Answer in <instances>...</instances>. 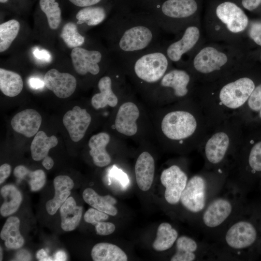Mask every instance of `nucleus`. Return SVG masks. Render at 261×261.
Wrapping results in <instances>:
<instances>
[{"label": "nucleus", "mask_w": 261, "mask_h": 261, "mask_svg": "<svg viewBox=\"0 0 261 261\" xmlns=\"http://www.w3.org/2000/svg\"><path fill=\"white\" fill-rule=\"evenodd\" d=\"M255 87L251 78L241 77L224 85L217 94L201 98L198 103L210 126L213 127L232 118H239Z\"/></svg>", "instance_id": "f257e3e1"}, {"label": "nucleus", "mask_w": 261, "mask_h": 261, "mask_svg": "<svg viewBox=\"0 0 261 261\" xmlns=\"http://www.w3.org/2000/svg\"><path fill=\"white\" fill-rule=\"evenodd\" d=\"M161 129L164 135L172 141L182 143L191 140L201 146L211 128L197 102L192 111L176 110L167 113L161 121Z\"/></svg>", "instance_id": "f03ea898"}, {"label": "nucleus", "mask_w": 261, "mask_h": 261, "mask_svg": "<svg viewBox=\"0 0 261 261\" xmlns=\"http://www.w3.org/2000/svg\"><path fill=\"white\" fill-rule=\"evenodd\" d=\"M158 23L155 20L118 21L116 47L125 61L157 46Z\"/></svg>", "instance_id": "7ed1b4c3"}, {"label": "nucleus", "mask_w": 261, "mask_h": 261, "mask_svg": "<svg viewBox=\"0 0 261 261\" xmlns=\"http://www.w3.org/2000/svg\"><path fill=\"white\" fill-rule=\"evenodd\" d=\"M242 123L239 118H234L211 128L201 145L210 163H221L231 149L239 148L243 139Z\"/></svg>", "instance_id": "20e7f679"}, {"label": "nucleus", "mask_w": 261, "mask_h": 261, "mask_svg": "<svg viewBox=\"0 0 261 261\" xmlns=\"http://www.w3.org/2000/svg\"><path fill=\"white\" fill-rule=\"evenodd\" d=\"M169 58L157 46L125 60L132 67L135 76L147 84L160 81L167 72Z\"/></svg>", "instance_id": "39448f33"}, {"label": "nucleus", "mask_w": 261, "mask_h": 261, "mask_svg": "<svg viewBox=\"0 0 261 261\" xmlns=\"http://www.w3.org/2000/svg\"><path fill=\"white\" fill-rule=\"evenodd\" d=\"M160 181L165 188L166 201L171 204L178 203L188 182L186 174L178 166L173 165L162 172Z\"/></svg>", "instance_id": "423d86ee"}, {"label": "nucleus", "mask_w": 261, "mask_h": 261, "mask_svg": "<svg viewBox=\"0 0 261 261\" xmlns=\"http://www.w3.org/2000/svg\"><path fill=\"white\" fill-rule=\"evenodd\" d=\"M182 205L193 213L202 211L205 204V181L201 175L192 177L183 190L180 197Z\"/></svg>", "instance_id": "0eeeda50"}, {"label": "nucleus", "mask_w": 261, "mask_h": 261, "mask_svg": "<svg viewBox=\"0 0 261 261\" xmlns=\"http://www.w3.org/2000/svg\"><path fill=\"white\" fill-rule=\"evenodd\" d=\"M71 57L75 71L80 75L89 73L97 75L100 71L99 63L102 55L99 51L78 47L72 49Z\"/></svg>", "instance_id": "6e6552de"}, {"label": "nucleus", "mask_w": 261, "mask_h": 261, "mask_svg": "<svg viewBox=\"0 0 261 261\" xmlns=\"http://www.w3.org/2000/svg\"><path fill=\"white\" fill-rule=\"evenodd\" d=\"M227 61L228 58L225 54L214 47L207 46L196 55L193 65L199 73L208 74L220 70Z\"/></svg>", "instance_id": "1a4fd4ad"}, {"label": "nucleus", "mask_w": 261, "mask_h": 261, "mask_svg": "<svg viewBox=\"0 0 261 261\" xmlns=\"http://www.w3.org/2000/svg\"><path fill=\"white\" fill-rule=\"evenodd\" d=\"M216 14L228 29L232 33L243 31L248 24L246 14L233 2L226 1L219 4L217 7Z\"/></svg>", "instance_id": "9d476101"}, {"label": "nucleus", "mask_w": 261, "mask_h": 261, "mask_svg": "<svg viewBox=\"0 0 261 261\" xmlns=\"http://www.w3.org/2000/svg\"><path fill=\"white\" fill-rule=\"evenodd\" d=\"M91 121V116L86 109H82L78 106L67 111L63 117V123L71 139L75 142L84 137Z\"/></svg>", "instance_id": "9b49d317"}, {"label": "nucleus", "mask_w": 261, "mask_h": 261, "mask_svg": "<svg viewBox=\"0 0 261 261\" xmlns=\"http://www.w3.org/2000/svg\"><path fill=\"white\" fill-rule=\"evenodd\" d=\"M44 81L48 89L62 99L71 96L76 87V80L73 75L60 72L55 69H52L45 73Z\"/></svg>", "instance_id": "f8f14e48"}, {"label": "nucleus", "mask_w": 261, "mask_h": 261, "mask_svg": "<svg viewBox=\"0 0 261 261\" xmlns=\"http://www.w3.org/2000/svg\"><path fill=\"white\" fill-rule=\"evenodd\" d=\"M257 237V232L253 225L246 221L234 224L227 231L225 239L230 247L243 249L252 245Z\"/></svg>", "instance_id": "ddd939ff"}, {"label": "nucleus", "mask_w": 261, "mask_h": 261, "mask_svg": "<svg viewBox=\"0 0 261 261\" xmlns=\"http://www.w3.org/2000/svg\"><path fill=\"white\" fill-rule=\"evenodd\" d=\"M140 115L137 105L132 102H126L119 107L115 121L116 130L123 135L131 136L137 131L136 124Z\"/></svg>", "instance_id": "4468645a"}, {"label": "nucleus", "mask_w": 261, "mask_h": 261, "mask_svg": "<svg viewBox=\"0 0 261 261\" xmlns=\"http://www.w3.org/2000/svg\"><path fill=\"white\" fill-rule=\"evenodd\" d=\"M41 122V116L37 111L27 109L16 114L11 123L14 131L27 137H31L38 132Z\"/></svg>", "instance_id": "2eb2a0df"}, {"label": "nucleus", "mask_w": 261, "mask_h": 261, "mask_svg": "<svg viewBox=\"0 0 261 261\" xmlns=\"http://www.w3.org/2000/svg\"><path fill=\"white\" fill-rule=\"evenodd\" d=\"M200 37V30L195 26L186 28L182 38L170 44L166 54L169 59L173 62L179 61L182 56L190 50L197 43Z\"/></svg>", "instance_id": "dca6fc26"}, {"label": "nucleus", "mask_w": 261, "mask_h": 261, "mask_svg": "<svg viewBox=\"0 0 261 261\" xmlns=\"http://www.w3.org/2000/svg\"><path fill=\"white\" fill-rule=\"evenodd\" d=\"M160 82V87L172 90L175 97L182 98L189 92L190 76L185 70L174 69L167 72Z\"/></svg>", "instance_id": "f3484780"}, {"label": "nucleus", "mask_w": 261, "mask_h": 261, "mask_svg": "<svg viewBox=\"0 0 261 261\" xmlns=\"http://www.w3.org/2000/svg\"><path fill=\"white\" fill-rule=\"evenodd\" d=\"M155 172L153 157L146 151L142 152L138 157L135 165V174L137 184L142 191L150 189L152 184Z\"/></svg>", "instance_id": "a211bd4d"}, {"label": "nucleus", "mask_w": 261, "mask_h": 261, "mask_svg": "<svg viewBox=\"0 0 261 261\" xmlns=\"http://www.w3.org/2000/svg\"><path fill=\"white\" fill-rule=\"evenodd\" d=\"M232 211V206L229 201L224 199H218L212 202L205 211L203 221L208 227H216L228 218Z\"/></svg>", "instance_id": "6ab92c4d"}, {"label": "nucleus", "mask_w": 261, "mask_h": 261, "mask_svg": "<svg viewBox=\"0 0 261 261\" xmlns=\"http://www.w3.org/2000/svg\"><path fill=\"white\" fill-rule=\"evenodd\" d=\"M54 186L55 197L46 203L47 212L51 215L55 214L69 197L70 191L73 188L74 183L68 176L58 175L54 180Z\"/></svg>", "instance_id": "aec40b11"}, {"label": "nucleus", "mask_w": 261, "mask_h": 261, "mask_svg": "<svg viewBox=\"0 0 261 261\" xmlns=\"http://www.w3.org/2000/svg\"><path fill=\"white\" fill-rule=\"evenodd\" d=\"M110 140V137L108 133L100 132L92 136L89 140V154L97 166L104 167L111 161V157L106 149Z\"/></svg>", "instance_id": "412c9836"}, {"label": "nucleus", "mask_w": 261, "mask_h": 261, "mask_svg": "<svg viewBox=\"0 0 261 261\" xmlns=\"http://www.w3.org/2000/svg\"><path fill=\"white\" fill-rule=\"evenodd\" d=\"M197 8L195 0H167L161 5V10L167 17L181 19L193 15Z\"/></svg>", "instance_id": "4be33fe9"}, {"label": "nucleus", "mask_w": 261, "mask_h": 261, "mask_svg": "<svg viewBox=\"0 0 261 261\" xmlns=\"http://www.w3.org/2000/svg\"><path fill=\"white\" fill-rule=\"evenodd\" d=\"M98 87L100 92L92 97L91 103L92 106L97 110L107 105L116 107L118 103V98L112 89L111 77L109 76L102 77L98 82Z\"/></svg>", "instance_id": "5701e85b"}, {"label": "nucleus", "mask_w": 261, "mask_h": 261, "mask_svg": "<svg viewBox=\"0 0 261 261\" xmlns=\"http://www.w3.org/2000/svg\"><path fill=\"white\" fill-rule=\"evenodd\" d=\"M82 212V207L76 205L74 198L68 197L60 209L62 229L65 231L74 230L80 221Z\"/></svg>", "instance_id": "b1692460"}, {"label": "nucleus", "mask_w": 261, "mask_h": 261, "mask_svg": "<svg viewBox=\"0 0 261 261\" xmlns=\"http://www.w3.org/2000/svg\"><path fill=\"white\" fill-rule=\"evenodd\" d=\"M83 199L89 205L111 216H116L117 210L114 205L116 200L110 195L101 196L93 189L87 188L83 193Z\"/></svg>", "instance_id": "393cba45"}, {"label": "nucleus", "mask_w": 261, "mask_h": 261, "mask_svg": "<svg viewBox=\"0 0 261 261\" xmlns=\"http://www.w3.org/2000/svg\"><path fill=\"white\" fill-rule=\"evenodd\" d=\"M20 220L15 217H10L6 221L0 232V238L5 246L11 249H17L24 244V240L19 232Z\"/></svg>", "instance_id": "a878e982"}, {"label": "nucleus", "mask_w": 261, "mask_h": 261, "mask_svg": "<svg viewBox=\"0 0 261 261\" xmlns=\"http://www.w3.org/2000/svg\"><path fill=\"white\" fill-rule=\"evenodd\" d=\"M91 257L94 261H127L126 253L117 246L108 243L96 244L91 250Z\"/></svg>", "instance_id": "bb28decb"}, {"label": "nucleus", "mask_w": 261, "mask_h": 261, "mask_svg": "<svg viewBox=\"0 0 261 261\" xmlns=\"http://www.w3.org/2000/svg\"><path fill=\"white\" fill-rule=\"evenodd\" d=\"M58 143L57 137L54 135L50 137L42 131H38L35 134L30 146L32 158L39 161L48 155L49 150L55 147Z\"/></svg>", "instance_id": "cd10ccee"}, {"label": "nucleus", "mask_w": 261, "mask_h": 261, "mask_svg": "<svg viewBox=\"0 0 261 261\" xmlns=\"http://www.w3.org/2000/svg\"><path fill=\"white\" fill-rule=\"evenodd\" d=\"M23 82L18 73L2 68L0 69V89L6 96L13 97L22 91Z\"/></svg>", "instance_id": "c85d7f7f"}, {"label": "nucleus", "mask_w": 261, "mask_h": 261, "mask_svg": "<svg viewBox=\"0 0 261 261\" xmlns=\"http://www.w3.org/2000/svg\"><path fill=\"white\" fill-rule=\"evenodd\" d=\"M0 194L4 199L0 207V214L6 217L15 212L22 201V195L19 190L13 185H7L2 187Z\"/></svg>", "instance_id": "c756f323"}, {"label": "nucleus", "mask_w": 261, "mask_h": 261, "mask_svg": "<svg viewBox=\"0 0 261 261\" xmlns=\"http://www.w3.org/2000/svg\"><path fill=\"white\" fill-rule=\"evenodd\" d=\"M178 232L167 222L161 223L158 228L157 236L152 244L156 251H163L170 248L177 240Z\"/></svg>", "instance_id": "7c9ffc66"}, {"label": "nucleus", "mask_w": 261, "mask_h": 261, "mask_svg": "<svg viewBox=\"0 0 261 261\" xmlns=\"http://www.w3.org/2000/svg\"><path fill=\"white\" fill-rule=\"evenodd\" d=\"M176 252L171 261H192L195 259L194 252L197 249V243L192 238L181 236L176 242Z\"/></svg>", "instance_id": "2f4dec72"}, {"label": "nucleus", "mask_w": 261, "mask_h": 261, "mask_svg": "<svg viewBox=\"0 0 261 261\" xmlns=\"http://www.w3.org/2000/svg\"><path fill=\"white\" fill-rule=\"evenodd\" d=\"M104 9L99 6H88L81 9L76 14L77 24L86 23L89 26H96L106 18Z\"/></svg>", "instance_id": "473e14b6"}, {"label": "nucleus", "mask_w": 261, "mask_h": 261, "mask_svg": "<svg viewBox=\"0 0 261 261\" xmlns=\"http://www.w3.org/2000/svg\"><path fill=\"white\" fill-rule=\"evenodd\" d=\"M20 29L19 22L12 19L0 25V52H3L10 46L18 35Z\"/></svg>", "instance_id": "72a5a7b5"}, {"label": "nucleus", "mask_w": 261, "mask_h": 261, "mask_svg": "<svg viewBox=\"0 0 261 261\" xmlns=\"http://www.w3.org/2000/svg\"><path fill=\"white\" fill-rule=\"evenodd\" d=\"M40 7L45 14L50 29L58 28L61 22V10L55 0H40Z\"/></svg>", "instance_id": "f704fd0d"}, {"label": "nucleus", "mask_w": 261, "mask_h": 261, "mask_svg": "<svg viewBox=\"0 0 261 261\" xmlns=\"http://www.w3.org/2000/svg\"><path fill=\"white\" fill-rule=\"evenodd\" d=\"M60 37L71 48L79 47L85 42L84 37L78 32L76 25L72 22H68L63 26Z\"/></svg>", "instance_id": "c9c22d12"}, {"label": "nucleus", "mask_w": 261, "mask_h": 261, "mask_svg": "<svg viewBox=\"0 0 261 261\" xmlns=\"http://www.w3.org/2000/svg\"><path fill=\"white\" fill-rule=\"evenodd\" d=\"M248 163L255 172H261V141L255 143L251 147L248 157Z\"/></svg>", "instance_id": "e433bc0d"}, {"label": "nucleus", "mask_w": 261, "mask_h": 261, "mask_svg": "<svg viewBox=\"0 0 261 261\" xmlns=\"http://www.w3.org/2000/svg\"><path fill=\"white\" fill-rule=\"evenodd\" d=\"M27 175L30 177L29 184L33 191L40 189L45 184V174L42 170L29 171Z\"/></svg>", "instance_id": "4c0bfd02"}, {"label": "nucleus", "mask_w": 261, "mask_h": 261, "mask_svg": "<svg viewBox=\"0 0 261 261\" xmlns=\"http://www.w3.org/2000/svg\"><path fill=\"white\" fill-rule=\"evenodd\" d=\"M246 105L251 111L260 112L261 109V84L255 87Z\"/></svg>", "instance_id": "58836bf2"}, {"label": "nucleus", "mask_w": 261, "mask_h": 261, "mask_svg": "<svg viewBox=\"0 0 261 261\" xmlns=\"http://www.w3.org/2000/svg\"><path fill=\"white\" fill-rule=\"evenodd\" d=\"M84 218L86 222L93 225L96 222L107 219L109 216L104 212L90 208L85 213Z\"/></svg>", "instance_id": "ea45409f"}, {"label": "nucleus", "mask_w": 261, "mask_h": 261, "mask_svg": "<svg viewBox=\"0 0 261 261\" xmlns=\"http://www.w3.org/2000/svg\"><path fill=\"white\" fill-rule=\"evenodd\" d=\"M95 226L96 233L100 235H107L112 233L115 230V225L109 222L98 221L95 222Z\"/></svg>", "instance_id": "a19ab883"}, {"label": "nucleus", "mask_w": 261, "mask_h": 261, "mask_svg": "<svg viewBox=\"0 0 261 261\" xmlns=\"http://www.w3.org/2000/svg\"><path fill=\"white\" fill-rule=\"evenodd\" d=\"M110 177L118 181L123 189L127 188L130 185V180L127 175L116 167L110 172Z\"/></svg>", "instance_id": "79ce46f5"}, {"label": "nucleus", "mask_w": 261, "mask_h": 261, "mask_svg": "<svg viewBox=\"0 0 261 261\" xmlns=\"http://www.w3.org/2000/svg\"><path fill=\"white\" fill-rule=\"evenodd\" d=\"M249 36L257 44L261 46V22L256 21L250 25Z\"/></svg>", "instance_id": "37998d69"}, {"label": "nucleus", "mask_w": 261, "mask_h": 261, "mask_svg": "<svg viewBox=\"0 0 261 261\" xmlns=\"http://www.w3.org/2000/svg\"><path fill=\"white\" fill-rule=\"evenodd\" d=\"M34 56L38 59L49 62L51 60V56L49 52L45 49H40L35 48L33 50Z\"/></svg>", "instance_id": "c03bdc74"}, {"label": "nucleus", "mask_w": 261, "mask_h": 261, "mask_svg": "<svg viewBox=\"0 0 261 261\" xmlns=\"http://www.w3.org/2000/svg\"><path fill=\"white\" fill-rule=\"evenodd\" d=\"M11 168L9 164L5 163L0 167V183L2 184L10 175Z\"/></svg>", "instance_id": "a18cd8bd"}, {"label": "nucleus", "mask_w": 261, "mask_h": 261, "mask_svg": "<svg viewBox=\"0 0 261 261\" xmlns=\"http://www.w3.org/2000/svg\"><path fill=\"white\" fill-rule=\"evenodd\" d=\"M74 5L79 7H88L95 5L101 0H69Z\"/></svg>", "instance_id": "49530a36"}, {"label": "nucleus", "mask_w": 261, "mask_h": 261, "mask_svg": "<svg viewBox=\"0 0 261 261\" xmlns=\"http://www.w3.org/2000/svg\"><path fill=\"white\" fill-rule=\"evenodd\" d=\"M261 3V0H242L243 7L249 10L252 11L257 8Z\"/></svg>", "instance_id": "de8ad7c7"}, {"label": "nucleus", "mask_w": 261, "mask_h": 261, "mask_svg": "<svg viewBox=\"0 0 261 261\" xmlns=\"http://www.w3.org/2000/svg\"><path fill=\"white\" fill-rule=\"evenodd\" d=\"M29 84L30 87L35 89L42 88L45 86L44 81L35 77L30 78Z\"/></svg>", "instance_id": "09e8293b"}, {"label": "nucleus", "mask_w": 261, "mask_h": 261, "mask_svg": "<svg viewBox=\"0 0 261 261\" xmlns=\"http://www.w3.org/2000/svg\"><path fill=\"white\" fill-rule=\"evenodd\" d=\"M26 167L23 165H19L16 167L14 171V174L15 177L18 178H24L27 175L29 172Z\"/></svg>", "instance_id": "8fccbe9b"}, {"label": "nucleus", "mask_w": 261, "mask_h": 261, "mask_svg": "<svg viewBox=\"0 0 261 261\" xmlns=\"http://www.w3.org/2000/svg\"><path fill=\"white\" fill-rule=\"evenodd\" d=\"M36 257L39 261H53V260L47 255L46 252L44 249H41L37 252Z\"/></svg>", "instance_id": "3c124183"}, {"label": "nucleus", "mask_w": 261, "mask_h": 261, "mask_svg": "<svg viewBox=\"0 0 261 261\" xmlns=\"http://www.w3.org/2000/svg\"><path fill=\"white\" fill-rule=\"evenodd\" d=\"M42 164L46 169L50 170L54 165V161L50 157L47 155L43 159Z\"/></svg>", "instance_id": "603ef678"}, {"label": "nucleus", "mask_w": 261, "mask_h": 261, "mask_svg": "<svg viewBox=\"0 0 261 261\" xmlns=\"http://www.w3.org/2000/svg\"><path fill=\"white\" fill-rule=\"evenodd\" d=\"M17 260L29 261L30 259V256L28 252L25 250H21L17 254Z\"/></svg>", "instance_id": "864d4df0"}, {"label": "nucleus", "mask_w": 261, "mask_h": 261, "mask_svg": "<svg viewBox=\"0 0 261 261\" xmlns=\"http://www.w3.org/2000/svg\"><path fill=\"white\" fill-rule=\"evenodd\" d=\"M67 260V256L66 253L63 251H58L55 255V261H62Z\"/></svg>", "instance_id": "5fc2aeb1"}, {"label": "nucleus", "mask_w": 261, "mask_h": 261, "mask_svg": "<svg viewBox=\"0 0 261 261\" xmlns=\"http://www.w3.org/2000/svg\"><path fill=\"white\" fill-rule=\"evenodd\" d=\"M0 261H1L2 260V249H1V247H0Z\"/></svg>", "instance_id": "6e6d98bb"}, {"label": "nucleus", "mask_w": 261, "mask_h": 261, "mask_svg": "<svg viewBox=\"0 0 261 261\" xmlns=\"http://www.w3.org/2000/svg\"><path fill=\"white\" fill-rule=\"evenodd\" d=\"M8 1V0H0L1 3H5Z\"/></svg>", "instance_id": "4d7b16f0"}, {"label": "nucleus", "mask_w": 261, "mask_h": 261, "mask_svg": "<svg viewBox=\"0 0 261 261\" xmlns=\"http://www.w3.org/2000/svg\"><path fill=\"white\" fill-rule=\"evenodd\" d=\"M259 114V117L260 119H261V110L260 111V112L258 113Z\"/></svg>", "instance_id": "13d9d810"}]
</instances>
